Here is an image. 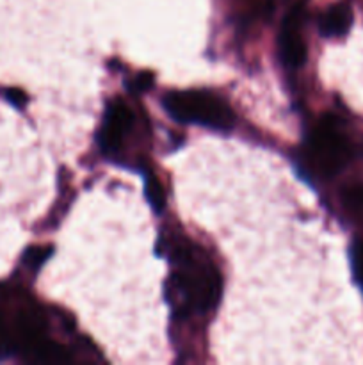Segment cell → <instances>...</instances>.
<instances>
[{"label":"cell","instance_id":"obj_1","mask_svg":"<svg viewBox=\"0 0 363 365\" xmlns=\"http://www.w3.org/2000/svg\"><path fill=\"white\" fill-rule=\"evenodd\" d=\"M173 260L178 269L167 284L171 305L185 316L191 312H206L214 309L221 296L219 273L199 257L194 246H177Z\"/></svg>","mask_w":363,"mask_h":365},{"label":"cell","instance_id":"obj_2","mask_svg":"<svg viewBox=\"0 0 363 365\" xmlns=\"http://www.w3.org/2000/svg\"><path fill=\"white\" fill-rule=\"evenodd\" d=\"M164 107L167 114L180 123H196L216 130H230L233 127V113L230 107L209 93H171L164 98Z\"/></svg>","mask_w":363,"mask_h":365},{"label":"cell","instance_id":"obj_3","mask_svg":"<svg viewBox=\"0 0 363 365\" xmlns=\"http://www.w3.org/2000/svg\"><path fill=\"white\" fill-rule=\"evenodd\" d=\"M310 153L317 168L327 177L340 173L351 159V146L333 118L326 116L310 138Z\"/></svg>","mask_w":363,"mask_h":365},{"label":"cell","instance_id":"obj_4","mask_svg":"<svg viewBox=\"0 0 363 365\" xmlns=\"http://www.w3.org/2000/svg\"><path fill=\"white\" fill-rule=\"evenodd\" d=\"M132 123H134V114L130 113V109L121 100H114L107 107L103 125L98 134V141L103 152H116L123 143L125 134L132 128Z\"/></svg>","mask_w":363,"mask_h":365},{"label":"cell","instance_id":"obj_5","mask_svg":"<svg viewBox=\"0 0 363 365\" xmlns=\"http://www.w3.org/2000/svg\"><path fill=\"white\" fill-rule=\"evenodd\" d=\"M281 59L288 68H299L306 61V45L301 36V9L295 7L287 14L280 32Z\"/></svg>","mask_w":363,"mask_h":365},{"label":"cell","instance_id":"obj_6","mask_svg":"<svg viewBox=\"0 0 363 365\" xmlns=\"http://www.w3.org/2000/svg\"><path fill=\"white\" fill-rule=\"evenodd\" d=\"M352 25V9L347 4L331 6L320 20V32L326 38H340L347 34Z\"/></svg>","mask_w":363,"mask_h":365},{"label":"cell","instance_id":"obj_7","mask_svg":"<svg viewBox=\"0 0 363 365\" xmlns=\"http://www.w3.org/2000/svg\"><path fill=\"white\" fill-rule=\"evenodd\" d=\"M32 360L34 362H45V364H66L70 360L68 353L64 351L60 346L53 344V342L41 341L34 349H31Z\"/></svg>","mask_w":363,"mask_h":365},{"label":"cell","instance_id":"obj_8","mask_svg":"<svg viewBox=\"0 0 363 365\" xmlns=\"http://www.w3.org/2000/svg\"><path fill=\"white\" fill-rule=\"evenodd\" d=\"M146 198H148L149 205L155 209V212H162L164 205H166V195H164L162 184L155 175L146 177Z\"/></svg>","mask_w":363,"mask_h":365},{"label":"cell","instance_id":"obj_9","mask_svg":"<svg viewBox=\"0 0 363 365\" xmlns=\"http://www.w3.org/2000/svg\"><path fill=\"white\" fill-rule=\"evenodd\" d=\"M344 202L354 210H363V184L352 185L344 191Z\"/></svg>","mask_w":363,"mask_h":365},{"label":"cell","instance_id":"obj_10","mask_svg":"<svg viewBox=\"0 0 363 365\" xmlns=\"http://www.w3.org/2000/svg\"><path fill=\"white\" fill-rule=\"evenodd\" d=\"M351 260H352V271H354V277L358 280V284L363 289V242H356L352 246L351 252Z\"/></svg>","mask_w":363,"mask_h":365},{"label":"cell","instance_id":"obj_11","mask_svg":"<svg viewBox=\"0 0 363 365\" xmlns=\"http://www.w3.org/2000/svg\"><path fill=\"white\" fill-rule=\"evenodd\" d=\"M11 351H13V341H11L9 330H7L2 314H0V360L7 359Z\"/></svg>","mask_w":363,"mask_h":365},{"label":"cell","instance_id":"obj_12","mask_svg":"<svg viewBox=\"0 0 363 365\" xmlns=\"http://www.w3.org/2000/svg\"><path fill=\"white\" fill-rule=\"evenodd\" d=\"M48 255L50 250H28L25 260H27V264H32V266H39L43 260L48 259Z\"/></svg>","mask_w":363,"mask_h":365},{"label":"cell","instance_id":"obj_13","mask_svg":"<svg viewBox=\"0 0 363 365\" xmlns=\"http://www.w3.org/2000/svg\"><path fill=\"white\" fill-rule=\"evenodd\" d=\"M137 84H139V88H141V89H148L149 86H152V75L144 73L141 78H139Z\"/></svg>","mask_w":363,"mask_h":365}]
</instances>
